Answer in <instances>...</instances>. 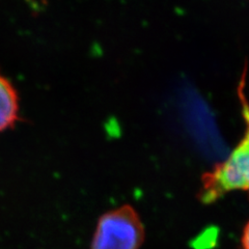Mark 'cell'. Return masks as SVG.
Listing matches in <instances>:
<instances>
[{
  "mask_svg": "<svg viewBox=\"0 0 249 249\" xmlns=\"http://www.w3.org/2000/svg\"><path fill=\"white\" fill-rule=\"evenodd\" d=\"M144 240V229L139 215L124 206L99 218L91 238L90 249H139Z\"/></svg>",
  "mask_w": 249,
  "mask_h": 249,
  "instance_id": "obj_2",
  "label": "cell"
},
{
  "mask_svg": "<svg viewBox=\"0 0 249 249\" xmlns=\"http://www.w3.org/2000/svg\"><path fill=\"white\" fill-rule=\"evenodd\" d=\"M19 119V93L13 82L0 72V133L15 127Z\"/></svg>",
  "mask_w": 249,
  "mask_h": 249,
  "instance_id": "obj_3",
  "label": "cell"
},
{
  "mask_svg": "<svg viewBox=\"0 0 249 249\" xmlns=\"http://www.w3.org/2000/svg\"><path fill=\"white\" fill-rule=\"evenodd\" d=\"M242 246H243V249H249V222L247 223L243 231Z\"/></svg>",
  "mask_w": 249,
  "mask_h": 249,
  "instance_id": "obj_4",
  "label": "cell"
},
{
  "mask_svg": "<svg viewBox=\"0 0 249 249\" xmlns=\"http://www.w3.org/2000/svg\"><path fill=\"white\" fill-rule=\"evenodd\" d=\"M246 132L229 158L209 173L202 184L201 197L210 202L231 191H249V107L243 101Z\"/></svg>",
  "mask_w": 249,
  "mask_h": 249,
  "instance_id": "obj_1",
  "label": "cell"
}]
</instances>
